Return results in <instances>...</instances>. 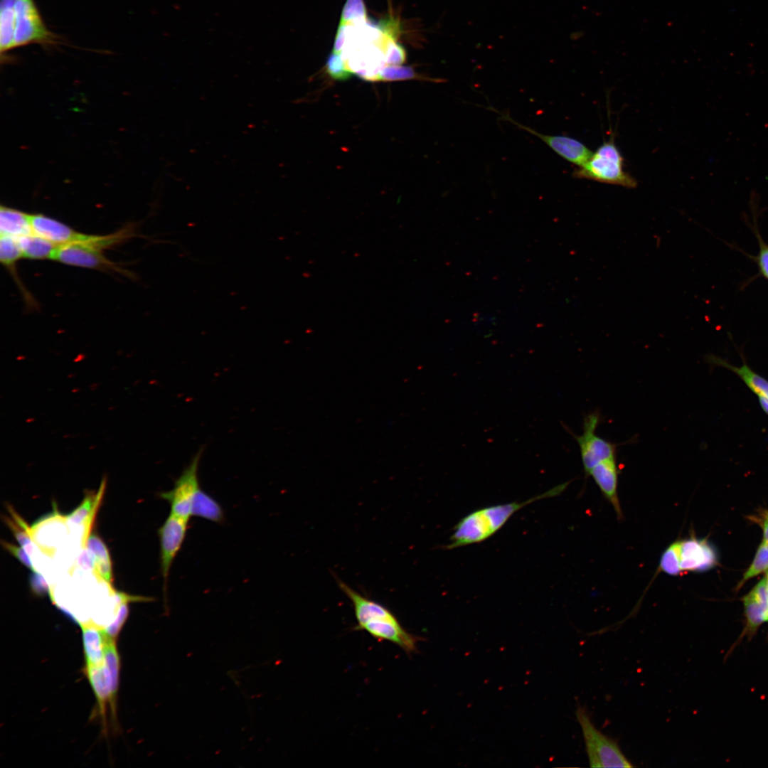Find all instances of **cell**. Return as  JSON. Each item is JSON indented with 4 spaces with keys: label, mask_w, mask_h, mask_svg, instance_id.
<instances>
[{
    "label": "cell",
    "mask_w": 768,
    "mask_h": 768,
    "mask_svg": "<svg viewBox=\"0 0 768 768\" xmlns=\"http://www.w3.org/2000/svg\"><path fill=\"white\" fill-rule=\"evenodd\" d=\"M717 555L705 540L691 537L681 540V567L682 571L703 572L714 567Z\"/></svg>",
    "instance_id": "4fadbf2b"
},
{
    "label": "cell",
    "mask_w": 768,
    "mask_h": 768,
    "mask_svg": "<svg viewBox=\"0 0 768 768\" xmlns=\"http://www.w3.org/2000/svg\"><path fill=\"white\" fill-rule=\"evenodd\" d=\"M681 541L676 540L663 551L659 561L660 572L671 576L681 574Z\"/></svg>",
    "instance_id": "cb8c5ba5"
},
{
    "label": "cell",
    "mask_w": 768,
    "mask_h": 768,
    "mask_svg": "<svg viewBox=\"0 0 768 768\" xmlns=\"http://www.w3.org/2000/svg\"><path fill=\"white\" fill-rule=\"evenodd\" d=\"M766 578H767V592H768V575L767 576V577H766Z\"/></svg>",
    "instance_id": "74e56055"
},
{
    "label": "cell",
    "mask_w": 768,
    "mask_h": 768,
    "mask_svg": "<svg viewBox=\"0 0 768 768\" xmlns=\"http://www.w3.org/2000/svg\"><path fill=\"white\" fill-rule=\"evenodd\" d=\"M768 570V543L762 541L756 555L741 581L742 585L745 581Z\"/></svg>",
    "instance_id": "83f0119b"
},
{
    "label": "cell",
    "mask_w": 768,
    "mask_h": 768,
    "mask_svg": "<svg viewBox=\"0 0 768 768\" xmlns=\"http://www.w3.org/2000/svg\"><path fill=\"white\" fill-rule=\"evenodd\" d=\"M573 176L626 188H635L637 185L635 178L624 169V158L613 135L593 152L583 166L574 171Z\"/></svg>",
    "instance_id": "277c9868"
},
{
    "label": "cell",
    "mask_w": 768,
    "mask_h": 768,
    "mask_svg": "<svg viewBox=\"0 0 768 768\" xmlns=\"http://www.w3.org/2000/svg\"><path fill=\"white\" fill-rule=\"evenodd\" d=\"M119 658L114 639L105 651L85 659V673L96 696L100 713L105 718L106 707L114 713L115 699L119 685Z\"/></svg>",
    "instance_id": "3957f363"
},
{
    "label": "cell",
    "mask_w": 768,
    "mask_h": 768,
    "mask_svg": "<svg viewBox=\"0 0 768 768\" xmlns=\"http://www.w3.org/2000/svg\"><path fill=\"white\" fill-rule=\"evenodd\" d=\"M366 18L367 12L363 0H346L342 9L340 24L363 23Z\"/></svg>",
    "instance_id": "484cf974"
},
{
    "label": "cell",
    "mask_w": 768,
    "mask_h": 768,
    "mask_svg": "<svg viewBox=\"0 0 768 768\" xmlns=\"http://www.w3.org/2000/svg\"><path fill=\"white\" fill-rule=\"evenodd\" d=\"M189 520L169 513L158 530L160 543V571L163 577L164 602L167 604V586L171 565L180 551L188 528Z\"/></svg>",
    "instance_id": "ba28073f"
},
{
    "label": "cell",
    "mask_w": 768,
    "mask_h": 768,
    "mask_svg": "<svg viewBox=\"0 0 768 768\" xmlns=\"http://www.w3.org/2000/svg\"><path fill=\"white\" fill-rule=\"evenodd\" d=\"M14 10V47L52 40L32 0H16Z\"/></svg>",
    "instance_id": "30bf717a"
},
{
    "label": "cell",
    "mask_w": 768,
    "mask_h": 768,
    "mask_svg": "<svg viewBox=\"0 0 768 768\" xmlns=\"http://www.w3.org/2000/svg\"><path fill=\"white\" fill-rule=\"evenodd\" d=\"M708 359L710 363L722 366L733 371L757 396L768 399V380L752 371L745 363L737 367L716 356H710Z\"/></svg>",
    "instance_id": "ac0fdd59"
},
{
    "label": "cell",
    "mask_w": 768,
    "mask_h": 768,
    "mask_svg": "<svg viewBox=\"0 0 768 768\" xmlns=\"http://www.w3.org/2000/svg\"><path fill=\"white\" fill-rule=\"evenodd\" d=\"M325 70L331 79L338 81L346 80L353 74L347 68L341 54L333 51L326 60Z\"/></svg>",
    "instance_id": "4316f807"
},
{
    "label": "cell",
    "mask_w": 768,
    "mask_h": 768,
    "mask_svg": "<svg viewBox=\"0 0 768 768\" xmlns=\"http://www.w3.org/2000/svg\"><path fill=\"white\" fill-rule=\"evenodd\" d=\"M95 236L92 235V238L85 242L58 245L51 260L80 267L112 269L114 267V264L104 256L103 250L95 244Z\"/></svg>",
    "instance_id": "9c48e42d"
},
{
    "label": "cell",
    "mask_w": 768,
    "mask_h": 768,
    "mask_svg": "<svg viewBox=\"0 0 768 768\" xmlns=\"http://www.w3.org/2000/svg\"><path fill=\"white\" fill-rule=\"evenodd\" d=\"M8 509L15 521L7 516L4 517V521L11 530L19 545L30 555L33 553V546L28 526L11 506H8Z\"/></svg>",
    "instance_id": "603a6c76"
},
{
    "label": "cell",
    "mask_w": 768,
    "mask_h": 768,
    "mask_svg": "<svg viewBox=\"0 0 768 768\" xmlns=\"http://www.w3.org/2000/svg\"><path fill=\"white\" fill-rule=\"evenodd\" d=\"M599 420L598 411L591 412L584 418L582 434L576 435L571 433L579 445L583 468L587 474L597 464L615 457L617 444L595 433Z\"/></svg>",
    "instance_id": "52a82bcc"
},
{
    "label": "cell",
    "mask_w": 768,
    "mask_h": 768,
    "mask_svg": "<svg viewBox=\"0 0 768 768\" xmlns=\"http://www.w3.org/2000/svg\"><path fill=\"white\" fill-rule=\"evenodd\" d=\"M23 257L18 239L10 236L0 237V260L6 267H12L16 262Z\"/></svg>",
    "instance_id": "d4e9b609"
},
{
    "label": "cell",
    "mask_w": 768,
    "mask_h": 768,
    "mask_svg": "<svg viewBox=\"0 0 768 768\" xmlns=\"http://www.w3.org/2000/svg\"><path fill=\"white\" fill-rule=\"evenodd\" d=\"M418 80L432 82H443V78H431L417 73L411 66L387 65L379 73L378 81Z\"/></svg>",
    "instance_id": "7402d4cb"
},
{
    "label": "cell",
    "mask_w": 768,
    "mask_h": 768,
    "mask_svg": "<svg viewBox=\"0 0 768 768\" xmlns=\"http://www.w3.org/2000/svg\"><path fill=\"white\" fill-rule=\"evenodd\" d=\"M761 523L763 529V541L768 543V512L763 513Z\"/></svg>",
    "instance_id": "d590c367"
},
{
    "label": "cell",
    "mask_w": 768,
    "mask_h": 768,
    "mask_svg": "<svg viewBox=\"0 0 768 768\" xmlns=\"http://www.w3.org/2000/svg\"><path fill=\"white\" fill-rule=\"evenodd\" d=\"M758 398L760 406L762 407L763 410L768 415V399L762 396H758Z\"/></svg>",
    "instance_id": "8d00e7d4"
},
{
    "label": "cell",
    "mask_w": 768,
    "mask_h": 768,
    "mask_svg": "<svg viewBox=\"0 0 768 768\" xmlns=\"http://www.w3.org/2000/svg\"><path fill=\"white\" fill-rule=\"evenodd\" d=\"M618 474L614 457L597 464L587 475L592 477L604 496L613 506L617 517L622 518V512L617 494Z\"/></svg>",
    "instance_id": "9a60e30c"
},
{
    "label": "cell",
    "mask_w": 768,
    "mask_h": 768,
    "mask_svg": "<svg viewBox=\"0 0 768 768\" xmlns=\"http://www.w3.org/2000/svg\"><path fill=\"white\" fill-rule=\"evenodd\" d=\"M202 452V449L200 450L194 456L189 465L176 480L173 489L159 494L161 498L169 503L170 513L187 520L193 516V503L201 489L198 469Z\"/></svg>",
    "instance_id": "8992f818"
},
{
    "label": "cell",
    "mask_w": 768,
    "mask_h": 768,
    "mask_svg": "<svg viewBox=\"0 0 768 768\" xmlns=\"http://www.w3.org/2000/svg\"><path fill=\"white\" fill-rule=\"evenodd\" d=\"M760 251L757 257L758 265L762 274L768 279V246L759 238Z\"/></svg>",
    "instance_id": "836d02e7"
},
{
    "label": "cell",
    "mask_w": 768,
    "mask_h": 768,
    "mask_svg": "<svg viewBox=\"0 0 768 768\" xmlns=\"http://www.w3.org/2000/svg\"><path fill=\"white\" fill-rule=\"evenodd\" d=\"M18 239L23 257L33 260L50 259L58 245L48 240L31 233Z\"/></svg>",
    "instance_id": "d6986e66"
},
{
    "label": "cell",
    "mask_w": 768,
    "mask_h": 768,
    "mask_svg": "<svg viewBox=\"0 0 768 768\" xmlns=\"http://www.w3.org/2000/svg\"><path fill=\"white\" fill-rule=\"evenodd\" d=\"M106 488V478H103L96 493L89 491L80 504L69 513L67 521L75 526H82L83 533L81 539L82 548L85 547L86 540L91 533V529L94 523L98 508L101 503Z\"/></svg>",
    "instance_id": "5bb4252c"
},
{
    "label": "cell",
    "mask_w": 768,
    "mask_h": 768,
    "mask_svg": "<svg viewBox=\"0 0 768 768\" xmlns=\"http://www.w3.org/2000/svg\"><path fill=\"white\" fill-rule=\"evenodd\" d=\"M383 48L387 65H402L405 63L406 60L405 48L396 42L395 38L387 36Z\"/></svg>",
    "instance_id": "f1b7e54d"
},
{
    "label": "cell",
    "mask_w": 768,
    "mask_h": 768,
    "mask_svg": "<svg viewBox=\"0 0 768 768\" xmlns=\"http://www.w3.org/2000/svg\"><path fill=\"white\" fill-rule=\"evenodd\" d=\"M575 715L582 731L590 767H633L618 744L594 725L585 707L578 706Z\"/></svg>",
    "instance_id": "5b68a950"
},
{
    "label": "cell",
    "mask_w": 768,
    "mask_h": 768,
    "mask_svg": "<svg viewBox=\"0 0 768 768\" xmlns=\"http://www.w3.org/2000/svg\"><path fill=\"white\" fill-rule=\"evenodd\" d=\"M1 543L3 548L16 558L21 564L31 571H37L32 564L28 553L21 546H16L5 540H1Z\"/></svg>",
    "instance_id": "4dcf8cb0"
},
{
    "label": "cell",
    "mask_w": 768,
    "mask_h": 768,
    "mask_svg": "<svg viewBox=\"0 0 768 768\" xmlns=\"http://www.w3.org/2000/svg\"><path fill=\"white\" fill-rule=\"evenodd\" d=\"M338 587L352 603L356 619V630H363L379 641L391 642L407 654L417 652L422 638L405 630L398 619L381 603L359 593L336 578Z\"/></svg>",
    "instance_id": "6da1fadb"
},
{
    "label": "cell",
    "mask_w": 768,
    "mask_h": 768,
    "mask_svg": "<svg viewBox=\"0 0 768 768\" xmlns=\"http://www.w3.org/2000/svg\"><path fill=\"white\" fill-rule=\"evenodd\" d=\"M192 516L222 523L225 519L224 511L220 504L202 489L197 494L192 510Z\"/></svg>",
    "instance_id": "44dd1931"
},
{
    "label": "cell",
    "mask_w": 768,
    "mask_h": 768,
    "mask_svg": "<svg viewBox=\"0 0 768 768\" xmlns=\"http://www.w3.org/2000/svg\"><path fill=\"white\" fill-rule=\"evenodd\" d=\"M346 26L347 25L340 24L339 23L337 31H336V38H335L334 48H333V50H332L333 52L338 53H341L342 50H343V48L344 47V45L346 43V33H347Z\"/></svg>",
    "instance_id": "e575fe53"
},
{
    "label": "cell",
    "mask_w": 768,
    "mask_h": 768,
    "mask_svg": "<svg viewBox=\"0 0 768 768\" xmlns=\"http://www.w3.org/2000/svg\"><path fill=\"white\" fill-rule=\"evenodd\" d=\"M32 233L56 245L89 240L92 235L75 231L71 227L41 214L31 215Z\"/></svg>",
    "instance_id": "7c38bea8"
},
{
    "label": "cell",
    "mask_w": 768,
    "mask_h": 768,
    "mask_svg": "<svg viewBox=\"0 0 768 768\" xmlns=\"http://www.w3.org/2000/svg\"><path fill=\"white\" fill-rule=\"evenodd\" d=\"M569 482L523 502L513 501L477 509L462 518L454 526L450 543L443 547L452 550L483 542L500 530L518 511L534 501L560 494Z\"/></svg>",
    "instance_id": "7a4b0ae2"
},
{
    "label": "cell",
    "mask_w": 768,
    "mask_h": 768,
    "mask_svg": "<svg viewBox=\"0 0 768 768\" xmlns=\"http://www.w3.org/2000/svg\"><path fill=\"white\" fill-rule=\"evenodd\" d=\"M747 629L754 631L765 622H768V592L767 578L762 580L754 588L744 597Z\"/></svg>",
    "instance_id": "2e32d148"
},
{
    "label": "cell",
    "mask_w": 768,
    "mask_h": 768,
    "mask_svg": "<svg viewBox=\"0 0 768 768\" xmlns=\"http://www.w3.org/2000/svg\"><path fill=\"white\" fill-rule=\"evenodd\" d=\"M92 554L95 562H111L108 548L102 538L95 533L88 536L85 547Z\"/></svg>",
    "instance_id": "f546056e"
},
{
    "label": "cell",
    "mask_w": 768,
    "mask_h": 768,
    "mask_svg": "<svg viewBox=\"0 0 768 768\" xmlns=\"http://www.w3.org/2000/svg\"><path fill=\"white\" fill-rule=\"evenodd\" d=\"M16 0H1L0 49L7 51L14 47L15 10Z\"/></svg>",
    "instance_id": "ffe728a7"
},
{
    "label": "cell",
    "mask_w": 768,
    "mask_h": 768,
    "mask_svg": "<svg viewBox=\"0 0 768 768\" xmlns=\"http://www.w3.org/2000/svg\"><path fill=\"white\" fill-rule=\"evenodd\" d=\"M28 582L30 588L35 594L42 596L50 594L48 585L43 575L38 571H32Z\"/></svg>",
    "instance_id": "1f68e13d"
},
{
    "label": "cell",
    "mask_w": 768,
    "mask_h": 768,
    "mask_svg": "<svg viewBox=\"0 0 768 768\" xmlns=\"http://www.w3.org/2000/svg\"><path fill=\"white\" fill-rule=\"evenodd\" d=\"M78 566L85 571H94L95 559L90 550L84 548L77 559Z\"/></svg>",
    "instance_id": "d6a6232c"
},
{
    "label": "cell",
    "mask_w": 768,
    "mask_h": 768,
    "mask_svg": "<svg viewBox=\"0 0 768 768\" xmlns=\"http://www.w3.org/2000/svg\"><path fill=\"white\" fill-rule=\"evenodd\" d=\"M31 215L18 210L1 206L0 209L1 235L18 238L33 233Z\"/></svg>",
    "instance_id": "e0dca14e"
},
{
    "label": "cell",
    "mask_w": 768,
    "mask_h": 768,
    "mask_svg": "<svg viewBox=\"0 0 768 768\" xmlns=\"http://www.w3.org/2000/svg\"><path fill=\"white\" fill-rule=\"evenodd\" d=\"M490 109L499 114L501 119L508 121L520 129L538 137L556 154L578 167L583 166L593 154L587 146L576 139L564 135H549L539 133L530 127L516 122L507 113L499 112L496 110L492 109V107H490Z\"/></svg>",
    "instance_id": "8fae6325"
}]
</instances>
